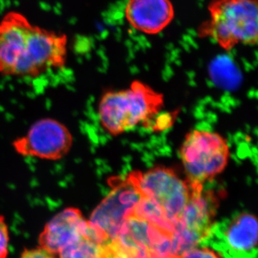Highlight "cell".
<instances>
[{
    "instance_id": "obj_11",
    "label": "cell",
    "mask_w": 258,
    "mask_h": 258,
    "mask_svg": "<svg viewBox=\"0 0 258 258\" xmlns=\"http://www.w3.org/2000/svg\"><path fill=\"white\" fill-rule=\"evenodd\" d=\"M92 224L78 208H68L47 222L40 236V247L52 255L77 243L93 232Z\"/></svg>"
},
{
    "instance_id": "obj_2",
    "label": "cell",
    "mask_w": 258,
    "mask_h": 258,
    "mask_svg": "<svg viewBox=\"0 0 258 258\" xmlns=\"http://www.w3.org/2000/svg\"><path fill=\"white\" fill-rule=\"evenodd\" d=\"M164 106V97L139 81L120 91H108L98 104L100 123L112 136L132 130L139 124H152Z\"/></svg>"
},
{
    "instance_id": "obj_6",
    "label": "cell",
    "mask_w": 258,
    "mask_h": 258,
    "mask_svg": "<svg viewBox=\"0 0 258 258\" xmlns=\"http://www.w3.org/2000/svg\"><path fill=\"white\" fill-rule=\"evenodd\" d=\"M191 184V197L174 232V245L179 257L208 237L220 202L215 191L205 190L203 184Z\"/></svg>"
},
{
    "instance_id": "obj_15",
    "label": "cell",
    "mask_w": 258,
    "mask_h": 258,
    "mask_svg": "<svg viewBox=\"0 0 258 258\" xmlns=\"http://www.w3.org/2000/svg\"><path fill=\"white\" fill-rule=\"evenodd\" d=\"M9 244V232L4 217L0 216V258H7Z\"/></svg>"
},
{
    "instance_id": "obj_17",
    "label": "cell",
    "mask_w": 258,
    "mask_h": 258,
    "mask_svg": "<svg viewBox=\"0 0 258 258\" xmlns=\"http://www.w3.org/2000/svg\"><path fill=\"white\" fill-rule=\"evenodd\" d=\"M20 258H55V256L52 255L45 249L40 248L33 249H26L24 251Z\"/></svg>"
},
{
    "instance_id": "obj_1",
    "label": "cell",
    "mask_w": 258,
    "mask_h": 258,
    "mask_svg": "<svg viewBox=\"0 0 258 258\" xmlns=\"http://www.w3.org/2000/svg\"><path fill=\"white\" fill-rule=\"evenodd\" d=\"M69 37L63 32L42 28L20 12L0 19V75L35 79L63 68Z\"/></svg>"
},
{
    "instance_id": "obj_10",
    "label": "cell",
    "mask_w": 258,
    "mask_h": 258,
    "mask_svg": "<svg viewBox=\"0 0 258 258\" xmlns=\"http://www.w3.org/2000/svg\"><path fill=\"white\" fill-rule=\"evenodd\" d=\"M109 194L93 210L89 221L109 242L115 240L120 227L132 213L142 198L128 176L113 179Z\"/></svg>"
},
{
    "instance_id": "obj_9",
    "label": "cell",
    "mask_w": 258,
    "mask_h": 258,
    "mask_svg": "<svg viewBox=\"0 0 258 258\" xmlns=\"http://www.w3.org/2000/svg\"><path fill=\"white\" fill-rule=\"evenodd\" d=\"M257 221L244 212L226 223L214 224L200 244L212 247L224 258H257Z\"/></svg>"
},
{
    "instance_id": "obj_5",
    "label": "cell",
    "mask_w": 258,
    "mask_h": 258,
    "mask_svg": "<svg viewBox=\"0 0 258 258\" xmlns=\"http://www.w3.org/2000/svg\"><path fill=\"white\" fill-rule=\"evenodd\" d=\"M127 176L142 198L155 204L176 226L191 197L192 188L189 181L164 166H156L144 172L133 171Z\"/></svg>"
},
{
    "instance_id": "obj_16",
    "label": "cell",
    "mask_w": 258,
    "mask_h": 258,
    "mask_svg": "<svg viewBox=\"0 0 258 258\" xmlns=\"http://www.w3.org/2000/svg\"><path fill=\"white\" fill-rule=\"evenodd\" d=\"M174 115L172 113H164L159 116H156V123L152 125L154 130L162 131L168 128L172 125V122L174 120Z\"/></svg>"
},
{
    "instance_id": "obj_12",
    "label": "cell",
    "mask_w": 258,
    "mask_h": 258,
    "mask_svg": "<svg viewBox=\"0 0 258 258\" xmlns=\"http://www.w3.org/2000/svg\"><path fill=\"white\" fill-rule=\"evenodd\" d=\"M124 13L132 28L147 35L160 33L174 18L170 0H128Z\"/></svg>"
},
{
    "instance_id": "obj_4",
    "label": "cell",
    "mask_w": 258,
    "mask_h": 258,
    "mask_svg": "<svg viewBox=\"0 0 258 258\" xmlns=\"http://www.w3.org/2000/svg\"><path fill=\"white\" fill-rule=\"evenodd\" d=\"M230 152L220 134L205 130L191 131L179 149L186 179L191 184H205L225 170Z\"/></svg>"
},
{
    "instance_id": "obj_13",
    "label": "cell",
    "mask_w": 258,
    "mask_h": 258,
    "mask_svg": "<svg viewBox=\"0 0 258 258\" xmlns=\"http://www.w3.org/2000/svg\"><path fill=\"white\" fill-rule=\"evenodd\" d=\"M179 258H224L220 252L205 244H199L186 251Z\"/></svg>"
},
{
    "instance_id": "obj_7",
    "label": "cell",
    "mask_w": 258,
    "mask_h": 258,
    "mask_svg": "<svg viewBox=\"0 0 258 258\" xmlns=\"http://www.w3.org/2000/svg\"><path fill=\"white\" fill-rule=\"evenodd\" d=\"M12 145L15 152L23 157L58 161L71 152L74 137L62 122L43 118L34 122L27 133L13 141Z\"/></svg>"
},
{
    "instance_id": "obj_8",
    "label": "cell",
    "mask_w": 258,
    "mask_h": 258,
    "mask_svg": "<svg viewBox=\"0 0 258 258\" xmlns=\"http://www.w3.org/2000/svg\"><path fill=\"white\" fill-rule=\"evenodd\" d=\"M125 252L139 258H179L174 235L133 213L123 222L115 240Z\"/></svg>"
},
{
    "instance_id": "obj_14",
    "label": "cell",
    "mask_w": 258,
    "mask_h": 258,
    "mask_svg": "<svg viewBox=\"0 0 258 258\" xmlns=\"http://www.w3.org/2000/svg\"><path fill=\"white\" fill-rule=\"evenodd\" d=\"M98 258H139L125 252L114 241L101 246Z\"/></svg>"
},
{
    "instance_id": "obj_3",
    "label": "cell",
    "mask_w": 258,
    "mask_h": 258,
    "mask_svg": "<svg viewBox=\"0 0 258 258\" xmlns=\"http://www.w3.org/2000/svg\"><path fill=\"white\" fill-rule=\"evenodd\" d=\"M210 18L198 28L200 37H208L223 50L239 44L257 42V0H212Z\"/></svg>"
}]
</instances>
